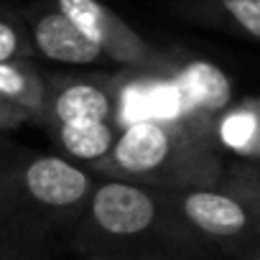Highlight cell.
Instances as JSON below:
<instances>
[{"label": "cell", "mask_w": 260, "mask_h": 260, "mask_svg": "<svg viewBox=\"0 0 260 260\" xmlns=\"http://www.w3.org/2000/svg\"><path fill=\"white\" fill-rule=\"evenodd\" d=\"M34 46L23 18L8 8H0V64L3 61H31Z\"/></svg>", "instance_id": "obj_14"}, {"label": "cell", "mask_w": 260, "mask_h": 260, "mask_svg": "<svg viewBox=\"0 0 260 260\" xmlns=\"http://www.w3.org/2000/svg\"><path fill=\"white\" fill-rule=\"evenodd\" d=\"M6 166H8V164H6V161H3V158H0V171H3V169H6Z\"/></svg>", "instance_id": "obj_16"}, {"label": "cell", "mask_w": 260, "mask_h": 260, "mask_svg": "<svg viewBox=\"0 0 260 260\" xmlns=\"http://www.w3.org/2000/svg\"><path fill=\"white\" fill-rule=\"evenodd\" d=\"M219 186L237 194L250 207V212L255 214L257 227H260V161H252V158L230 161L224 166V179Z\"/></svg>", "instance_id": "obj_13"}, {"label": "cell", "mask_w": 260, "mask_h": 260, "mask_svg": "<svg viewBox=\"0 0 260 260\" xmlns=\"http://www.w3.org/2000/svg\"><path fill=\"white\" fill-rule=\"evenodd\" d=\"M56 146L67 153L64 158L89 164L92 169L110 153L117 127L112 122H82V125H54L49 127Z\"/></svg>", "instance_id": "obj_11"}, {"label": "cell", "mask_w": 260, "mask_h": 260, "mask_svg": "<svg viewBox=\"0 0 260 260\" xmlns=\"http://www.w3.org/2000/svg\"><path fill=\"white\" fill-rule=\"evenodd\" d=\"M257 260H260V257H257Z\"/></svg>", "instance_id": "obj_17"}, {"label": "cell", "mask_w": 260, "mask_h": 260, "mask_svg": "<svg viewBox=\"0 0 260 260\" xmlns=\"http://www.w3.org/2000/svg\"><path fill=\"white\" fill-rule=\"evenodd\" d=\"M84 204L100 232L112 237H136L158 224L166 207V189L105 176L102 184L94 181Z\"/></svg>", "instance_id": "obj_4"}, {"label": "cell", "mask_w": 260, "mask_h": 260, "mask_svg": "<svg viewBox=\"0 0 260 260\" xmlns=\"http://www.w3.org/2000/svg\"><path fill=\"white\" fill-rule=\"evenodd\" d=\"M51 3L74 21V26L105 54L110 64H117L120 69L164 72L181 61L179 54H169L146 41L102 0H51Z\"/></svg>", "instance_id": "obj_3"}, {"label": "cell", "mask_w": 260, "mask_h": 260, "mask_svg": "<svg viewBox=\"0 0 260 260\" xmlns=\"http://www.w3.org/2000/svg\"><path fill=\"white\" fill-rule=\"evenodd\" d=\"M166 204L197 232L214 240H235L257 227L250 207L224 186L166 189Z\"/></svg>", "instance_id": "obj_5"}, {"label": "cell", "mask_w": 260, "mask_h": 260, "mask_svg": "<svg viewBox=\"0 0 260 260\" xmlns=\"http://www.w3.org/2000/svg\"><path fill=\"white\" fill-rule=\"evenodd\" d=\"M46 82L31 61H3L0 64V97L23 110L31 120L41 117Z\"/></svg>", "instance_id": "obj_12"}, {"label": "cell", "mask_w": 260, "mask_h": 260, "mask_svg": "<svg viewBox=\"0 0 260 260\" xmlns=\"http://www.w3.org/2000/svg\"><path fill=\"white\" fill-rule=\"evenodd\" d=\"M171 74L181 92L189 130H194L202 138L214 141V122L232 105L230 77L207 59L179 61L176 67H171Z\"/></svg>", "instance_id": "obj_6"}, {"label": "cell", "mask_w": 260, "mask_h": 260, "mask_svg": "<svg viewBox=\"0 0 260 260\" xmlns=\"http://www.w3.org/2000/svg\"><path fill=\"white\" fill-rule=\"evenodd\" d=\"M174 11L189 23L260 41V0H176Z\"/></svg>", "instance_id": "obj_9"}, {"label": "cell", "mask_w": 260, "mask_h": 260, "mask_svg": "<svg viewBox=\"0 0 260 260\" xmlns=\"http://www.w3.org/2000/svg\"><path fill=\"white\" fill-rule=\"evenodd\" d=\"M214 143L235 158L260 161V100L232 102L214 122Z\"/></svg>", "instance_id": "obj_10"}, {"label": "cell", "mask_w": 260, "mask_h": 260, "mask_svg": "<svg viewBox=\"0 0 260 260\" xmlns=\"http://www.w3.org/2000/svg\"><path fill=\"white\" fill-rule=\"evenodd\" d=\"M21 18L28 28L34 56L49 59L54 64H67V67H92V64L107 61L105 54L74 26V21L69 16H64L51 3V0L28 8Z\"/></svg>", "instance_id": "obj_7"}, {"label": "cell", "mask_w": 260, "mask_h": 260, "mask_svg": "<svg viewBox=\"0 0 260 260\" xmlns=\"http://www.w3.org/2000/svg\"><path fill=\"white\" fill-rule=\"evenodd\" d=\"M94 186L92 174L64 156H31L0 171V202L36 212L82 209Z\"/></svg>", "instance_id": "obj_2"}, {"label": "cell", "mask_w": 260, "mask_h": 260, "mask_svg": "<svg viewBox=\"0 0 260 260\" xmlns=\"http://www.w3.org/2000/svg\"><path fill=\"white\" fill-rule=\"evenodd\" d=\"M39 122H44L46 127L112 122V94L107 79H87V77L49 79Z\"/></svg>", "instance_id": "obj_8"}, {"label": "cell", "mask_w": 260, "mask_h": 260, "mask_svg": "<svg viewBox=\"0 0 260 260\" xmlns=\"http://www.w3.org/2000/svg\"><path fill=\"white\" fill-rule=\"evenodd\" d=\"M224 166L214 141L181 125L146 120L117 130L110 153L94 166V171L107 179L181 189L219 186Z\"/></svg>", "instance_id": "obj_1"}, {"label": "cell", "mask_w": 260, "mask_h": 260, "mask_svg": "<svg viewBox=\"0 0 260 260\" xmlns=\"http://www.w3.org/2000/svg\"><path fill=\"white\" fill-rule=\"evenodd\" d=\"M26 122H34V120L23 110H18L16 105H11L0 97V130H13V127H21Z\"/></svg>", "instance_id": "obj_15"}]
</instances>
